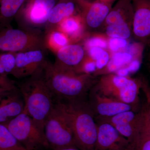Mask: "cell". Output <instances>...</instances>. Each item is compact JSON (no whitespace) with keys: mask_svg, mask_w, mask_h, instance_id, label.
Instances as JSON below:
<instances>
[{"mask_svg":"<svg viewBox=\"0 0 150 150\" xmlns=\"http://www.w3.org/2000/svg\"><path fill=\"white\" fill-rule=\"evenodd\" d=\"M42 73L47 86L57 100L87 99L97 80L91 74H78L48 60L43 66Z\"/></svg>","mask_w":150,"mask_h":150,"instance_id":"1","label":"cell"},{"mask_svg":"<svg viewBox=\"0 0 150 150\" xmlns=\"http://www.w3.org/2000/svg\"><path fill=\"white\" fill-rule=\"evenodd\" d=\"M55 105L69 123L77 147L82 150H95L97 138V125L87 99H55Z\"/></svg>","mask_w":150,"mask_h":150,"instance_id":"2","label":"cell"},{"mask_svg":"<svg viewBox=\"0 0 150 150\" xmlns=\"http://www.w3.org/2000/svg\"><path fill=\"white\" fill-rule=\"evenodd\" d=\"M42 70L25 78L16 86L24 100V110L44 130L45 122L54 109L55 98L45 81Z\"/></svg>","mask_w":150,"mask_h":150,"instance_id":"3","label":"cell"},{"mask_svg":"<svg viewBox=\"0 0 150 150\" xmlns=\"http://www.w3.org/2000/svg\"><path fill=\"white\" fill-rule=\"evenodd\" d=\"M46 49L45 33L41 30L12 27L0 33V51L17 53Z\"/></svg>","mask_w":150,"mask_h":150,"instance_id":"4","label":"cell"},{"mask_svg":"<svg viewBox=\"0 0 150 150\" xmlns=\"http://www.w3.org/2000/svg\"><path fill=\"white\" fill-rule=\"evenodd\" d=\"M4 125L26 150H50L44 130L25 110Z\"/></svg>","mask_w":150,"mask_h":150,"instance_id":"5","label":"cell"},{"mask_svg":"<svg viewBox=\"0 0 150 150\" xmlns=\"http://www.w3.org/2000/svg\"><path fill=\"white\" fill-rule=\"evenodd\" d=\"M44 131L50 150L77 147L69 123L55 105L45 122Z\"/></svg>","mask_w":150,"mask_h":150,"instance_id":"6","label":"cell"},{"mask_svg":"<svg viewBox=\"0 0 150 150\" xmlns=\"http://www.w3.org/2000/svg\"><path fill=\"white\" fill-rule=\"evenodd\" d=\"M55 5V0H27L15 18L20 28L42 30Z\"/></svg>","mask_w":150,"mask_h":150,"instance_id":"7","label":"cell"},{"mask_svg":"<svg viewBox=\"0 0 150 150\" xmlns=\"http://www.w3.org/2000/svg\"><path fill=\"white\" fill-rule=\"evenodd\" d=\"M88 104L95 118H108L118 113L134 110L133 105L98 92L92 88L88 94Z\"/></svg>","mask_w":150,"mask_h":150,"instance_id":"8","label":"cell"},{"mask_svg":"<svg viewBox=\"0 0 150 150\" xmlns=\"http://www.w3.org/2000/svg\"><path fill=\"white\" fill-rule=\"evenodd\" d=\"M16 67L12 76L23 79L35 74L43 69L47 61L46 49L15 53Z\"/></svg>","mask_w":150,"mask_h":150,"instance_id":"9","label":"cell"},{"mask_svg":"<svg viewBox=\"0 0 150 150\" xmlns=\"http://www.w3.org/2000/svg\"><path fill=\"white\" fill-rule=\"evenodd\" d=\"M134 18L132 36L138 43L150 44V0H131Z\"/></svg>","mask_w":150,"mask_h":150,"instance_id":"10","label":"cell"},{"mask_svg":"<svg viewBox=\"0 0 150 150\" xmlns=\"http://www.w3.org/2000/svg\"><path fill=\"white\" fill-rule=\"evenodd\" d=\"M81 9V16L86 30H95L104 24L105 21L112 7V5L99 1L76 0Z\"/></svg>","mask_w":150,"mask_h":150,"instance_id":"11","label":"cell"},{"mask_svg":"<svg viewBox=\"0 0 150 150\" xmlns=\"http://www.w3.org/2000/svg\"><path fill=\"white\" fill-rule=\"evenodd\" d=\"M96 123L97 138L95 150H124L130 146L128 140L110 123Z\"/></svg>","mask_w":150,"mask_h":150,"instance_id":"12","label":"cell"},{"mask_svg":"<svg viewBox=\"0 0 150 150\" xmlns=\"http://www.w3.org/2000/svg\"><path fill=\"white\" fill-rule=\"evenodd\" d=\"M24 102L17 88L0 93V123L5 124L23 112Z\"/></svg>","mask_w":150,"mask_h":150,"instance_id":"13","label":"cell"},{"mask_svg":"<svg viewBox=\"0 0 150 150\" xmlns=\"http://www.w3.org/2000/svg\"><path fill=\"white\" fill-rule=\"evenodd\" d=\"M86 52L84 46L80 44L71 43L55 53L56 60L54 64L66 69L73 70L77 73L78 69L86 56Z\"/></svg>","mask_w":150,"mask_h":150,"instance_id":"14","label":"cell"},{"mask_svg":"<svg viewBox=\"0 0 150 150\" xmlns=\"http://www.w3.org/2000/svg\"><path fill=\"white\" fill-rule=\"evenodd\" d=\"M134 9L131 0H118L112 7L104 23L109 25H133Z\"/></svg>","mask_w":150,"mask_h":150,"instance_id":"15","label":"cell"},{"mask_svg":"<svg viewBox=\"0 0 150 150\" xmlns=\"http://www.w3.org/2000/svg\"><path fill=\"white\" fill-rule=\"evenodd\" d=\"M55 28L64 33L71 43L79 40L86 30L80 14H74L66 18Z\"/></svg>","mask_w":150,"mask_h":150,"instance_id":"16","label":"cell"},{"mask_svg":"<svg viewBox=\"0 0 150 150\" xmlns=\"http://www.w3.org/2000/svg\"><path fill=\"white\" fill-rule=\"evenodd\" d=\"M142 54V52L135 54L129 51H121L113 53L106 67L102 69L96 71L93 74L95 76L114 74L119 69L126 67L131 61L136 58H141V56H135L134 55Z\"/></svg>","mask_w":150,"mask_h":150,"instance_id":"17","label":"cell"},{"mask_svg":"<svg viewBox=\"0 0 150 150\" xmlns=\"http://www.w3.org/2000/svg\"><path fill=\"white\" fill-rule=\"evenodd\" d=\"M74 3L71 1L62 2L55 5L48 16L46 31L55 28L64 19L74 15L75 11Z\"/></svg>","mask_w":150,"mask_h":150,"instance_id":"18","label":"cell"},{"mask_svg":"<svg viewBox=\"0 0 150 150\" xmlns=\"http://www.w3.org/2000/svg\"><path fill=\"white\" fill-rule=\"evenodd\" d=\"M130 146L133 150H150L149 119L147 107L139 130Z\"/></svg>","mask_w":150,"mask_h":150,"instance_id":"19","label":"cell"},{"mask_svg":"<svg viewBox=\"0 0 150 150\" xmlns=\"http://www.w3.org/2000/svg\"><path fill=\"white\" fill-rule=\"evenodd\" d=\"M27 0H0V24L11 27V22Z\"/></svg>","mask_w":150,"mask_h":150,"instance_id":"20","label":"cell"},{"mask_svg":"<svg viewBox=\"0 0 150 150\" xmlns=\"http://www.w3.org/2000/svg\"><path fill=\"white\" fill-rule=\"evenodd\" d=\"M143 84L144 82L141 79L130 78L127 84L120 90L118 100L135 107L138 101L140 88L143 87Z\"/></svg>","mask_w":150,"mask_h":150,"instance_id":"21","label":"cell"},{"mask_svg":"<svg viewBox=\"0 0 150 150\" xmlns=\"http://www.w3.org/2000/svg\"><path fill=\"white\" fill-rule=\"evenodd\" d=\"M45 33L46 48H49L54 53L71 43L69 38L64 33L56 28L49 30Z\"/></svg>","mask_w":150,"mask_h":150,"instance_id":"22","label":"cell"},{"mask_svg":"<svg viewBox=\"0 0 150 150\" xmlns=\"http://www.w3.org/2000/svg\"><path fill=\"white\" fill-rule=\"evenodd\" d=\"M0 150H27L11 134L7 127L0 123Z\"/></svg>","mask_w":150,"mask_h":150,"instance_id":"23","label":"cell"},{"mask_svg":"<svg viewBox=\"0 0 150 150\" xmlns=\"http://www.w3.org/2000/svg\"><path fill=\"white\" fill-rule=\"evenodd\" d=\"M86 51L87 55L96 62L97 69L96 71L106 67L111 57L109 51L99 47H92Z\"/></svg>","mask_w":150,"mask_h":150,"instance_id":"24","label":"cell"},{"mask_svg":"<svg viewBox=\"0 0 150 150\" xmlns=\"http://www.w3.org/2000/svg\"><path fill=\"white\" fill-rule=\"evenodd\" d=\"M105 35L108 38L129 39L132 35V26L129 25H109L105 27Z\"/></svg>","mask_w":150,"mask_h":150,"instance_id":"25","label":"cell"},{"mask_svg":"<svg viewBox=\"0 0 150 150\" xmlns=\"http://www.w3.org/2000/svg\"><path fill=\"white\" fill-rule=\"evenodd\" d=\"M108 37L106 35L101 34L93 35L86 40L84 47L86 50L94 47L106 49L108 45Z\"/></svg>","mask_w":150,"mask_h":150,"instance_id":"26","label":"cell"},{"mask_svg":"<svg viewBox=\"0 0 150 150\" xmlns=\"http://www.w3.org/2000/svg\"><path fill=\"white\" fill-rule=\"evenodd\" d=\"M0 64L8 75H12L16 67L15 53L7 52L0 54Z\"/></svg>","mask_w":150,"mask_h":150,"instance_id":"27","label":"cell"},{"mask_svg":"<svg viewBox=\"0 0 150 150\" xmlns=\"http://www.w3.org/2000/svg\"><path fill=\"white\" fill-rule=\"evenodd\" d=\"M129 46V42L127 39L118 38H108V48L111 53H114L123 51Z\"/></svg>","mask_w":150,"mask_h":150,"instance_id":"28","label":"cell"},{"mask_svg":"<svg viewBox=\"0 0 150 150\" xmlns=\"http://www.w3.org/2000/svg\"><path fill=\"white\" fill-rule=\"evenodd\" d=\"M97 70L96 62L86 54L83 62L78 69L77 73L93 74Z\"/></svg>","mask_w":150,"mask_h":150,"instance_id":"29","label":"cell"},{"mask_svg":"<svg viewBox=\"0 0 150 150\" xmlns=\"http://www.w3.org/2000/svg\"><path fill=\"white\" fill-rule=\"evenodd\" d=\"M0 88L8 90H13L17 88L15 83L11 80L8 76L0 75Z\"/></svg>","mask_w":150,"mask_h":150,"instance_id":"30","label":"cell"},{"mask_svg":"<svg viewBox=\"0 0 150 150\" xmlns=\"http://www.w3.org/2000/svg\"><path fill=\"white\" fill-rule=\"evenodd\" d=\"M141 61V58H136L126 67L130 74L136 72L139 69L142 63Z\"/></svg>","mask_w":150,"mask_h":150,"instance_id":"31","label":"cell"},{"mask_svg":"<svg viewBox=\"0 0 150 150\" xmlns=\"http://www.w3.org/2000/svg\"><path fill=\"white\" fill-rule=\"evenodd\" d=\"M114 74L118 76L122 77H127L130 74L129 71L126 67H123L118 70Z\"/></svg>","mask_w":150,"mask_h":150,"instance_id":"32","label":"cell"},{"mask_svg":"<svg viewBox=\"0 0 150 150\" xmlns=\"http://www.w3.org/2000/svg\"><path fill=\"white\" fill-rule=\"evenodd\" d=\"M148 95V105L147 106V108L148 114H149V119L150 131V94Z\"/></svg>","mask_w":150,"mask_h":150,"instance_id":"33","label":"cell"},{"mask_svg":"<svg viewBox=\"0 0 150 150\" xmlns=\"http://www.w3.org/2000/svg\"><path fill=\"white\" fill-rule=\"evenodd\" d=\"M50 150H84L81 149L77 147H67L62 148V149H57Z\"/></svg>","mask_w":150,"mask_h":150,"instance_id":"34","label":"cell"},{"mask_svg":"<svg viewBox=\"0 0 150 150\" xmlns=\"http://www.w3.org/2000/svg\"><path fill=\"white\" fill-rule=\"evenodd\" d=\"M96 1H99L101 2L109 4L112 5L113 3L115 2L116 0H96Z\"/></svg>","mask_w":150,"mask_h":150,"instance_id":"35","label":"cell"},{"mask_svg":"<svg viewBox=\"0 0 150 150\" xmlns=\"http://www.w3.org/2000/svg\"><path fill=\"white\" fill-rule=\"evenodd\" d=\"M9 90H11L6 89L0 88V93H2L6 91H7Z\"/></svg>","mask_w":150,"mask_h":150,"instance_id":"36","label":"cell"},{"mask_svg":"<svg viewBox=\"0 0 150 150\" xmlns=\"http://www.w3.org/2000/svg\"><path fill=\"white\" fill-rule=\"evenodd\" d=\"M5 28H6V27H4L1 25L0 24V33L1 32L2 30L4 29Z\"/></svg>","mask_w":150,"mask_h":150,"instance_id":"37","label":"cell"},{"mask_svg":"<svg viewBox=\"0 0 150 150\" xmlns=\"http://www.w3.org/2000/svg\"><path fill=\"white\" fill-rule=\"evenodd\" d=\"M124 150H133L132 149H131V147L130 146L129 147V148H127V149H126Z\"/></svg>","mask_w":150,"mask_h":150,"instance_id":"38","label":"cell"},{"mask_svg":"<svg viewBox=\"0 0 150 150\" xmlns=\"http://www.w3.org/2000/svg\"><path fill=\"white\" fill-rule=\"evenodd\" d=\"M149 64L150 66V54H149Z\"/></svg>","mask_w":150,"mask_h":150,"instance_id":"39","label":"cell"}]
</instances>
